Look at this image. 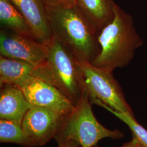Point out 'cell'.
<instances>
[{
    "label": "cell",
    "mask_w": 147,
    "mask_h": 147,
    "mask_svg": "<svg viewBox=\"0 0 147 147\" xmlns=\"http://www.w3.org/2000/svg\"><path fill=\"white\" fill-rule=\"evenodd\" d=\"M47 10L53 37L79 62L92 63L100 53L98 34L78 7H47Z\"/></svg>",
    "instance_id": "obj_1"
},
{
    "label": "cell",
    "mask_w": 147,
    "mask_h": 147,
    "mask_svg": "<svg viewBox=\"0 0 147 147\" xmlns=\"http://www.w3.org/2000/svg\"><path fill=\"white\" fill-rule=\"evenodd\" d=\"M113 20L98 34L100 53L91 63L110 72L127 66L143 40L137 33L131 16L116 3Z\"/></svg>",
    "instance_id": "obj_2"
},
{
    "label": "cell",
    "mask_w": 147,
    "mask_h": 147,
    "mask_svg": "<svg viewBox=\"0 0 147 147\" xmlns=\"http://www.w3.org/2000/svg\"><path fill=\"white\" fill-rule=\"evenodd\" d=\"M36 77L52 84L76 105L84 88L80 62L73 55L53 37L48 45L45 62L37 67Z\"/></svg>",
    "instance_id": "obj_3"
},
{
    "label": "cell",
    "mask_w": 147,
    "mask_h": 147,
    "mask_svg": "<svg viewBox=\"0 0 147 147\" xmlns=\"http://www.w3.org/2000/svg\"><path fill=\"white\" fill-rule=\"evenodd\" d=\"M91 102L84 89L73 111L64 116L62 124L54 139L58 144L73 140L81 147H93L105 138L119 139L124 135L118 130H111L97 121Z\"/></svg>",
    "instance_id": "obj_4"
},
{
    "label": "cell",
    "mask_w": 147,
    "mask_h": 147,
    "mask_svg": "<svg viewBox=\"0 0 147 147\" xmlns=\"http://www.w3.org/2000/svg\"><path fill=\"white\" fill-rule=\"evenodd\" d=\"M84 89L91 104L107 110L134 115L121 86L112 72L99 68L88 62H80Z\"/></svg>",
    "instance_id": "obj_5"
},
{
    "label": "cell",
    "mask_w": 147,
    "mask_h": 147,
    "mask_svg": "<svg viewBox=\"0 0 147 147\" xmlns=\"http://www.w3.org/2000/svg\"><path fill=\"white\" fill-rule=\"evenodd\" d=\"M0 55L24 61L38 67L45 62L48 45L7 29L0 31Z\"/></svg>",
    "instance_id": "obj_6"
},
{
    "label": "cell",
    "mask_w": 147,
    "mask_h": 147,
    "mask_svg": "<svg viewBox=\"0 0 147 147\" xmlns=\"http://www.w3.org/2000/svg\"><path fill=\"white\" fill-rule=\"evenodd\" d=\"M19 87L33 106L47 109L63 116L69 115L75 107L61 91L39 78L28 79Z\"/></svg>",
    "instance_id": "obj_7"
},
{
    "label": "cell",
    "mask_w": 147,
    "mask_h": 147,
    "mask_svg": "<svg viewBox=\"0 0 147 147\" xmlns=\"http://www.w3.org/2000/svg\"><path fill=\"white\" fill-rule=\"evenodd\" d=\"M64 117L47 109L33 106L24 116L21 124L34 146H43L55 138Z\"/></svg>",
    "instance_id": "obj_8"
},
{
    "label": "cell",
    "mask_w": 147,
    "mask_h": 147,
    "mask_svg": "<svg viewBox=\"0 0 147 147\" xmlns=\"http://www.w3.org/2000/svg\"><path fill=\"white\" fill-rule=\"evenodd\" d=\"M25 18L34 38L48 45L53 39L47 7L42 0H11Z\"/></svg>",
    "instance_id": "obj_9"
},
{
    "label": "cell",
    "mask_w": 147,
    "mask_h": 147,
    "mask_svg": "<svg viewBox=\"0 0 147 147\" xmlns=\"http://www.w3.org/2000/svg\"><path fill=\"white\" fill-rule=\"evenodd\" d=\"M32 107L19 87L11 84L1 86V119L21 124L24 116Z\"/></svg>",
    "instance_id": "obj_10"
},
{
    "label": "cell",
    "mask_w": 147,
    "mask_h": 147,
    "mask_svg": "<svg viewBox=\"0 0 147 147\" xmlns=\"http://www.w3.org/2000/svg\"><path fill=\"white\" fill-rule=\"evenodd\" d=\"M115 3L113 0H75V5L98 34L113 20Z\"/></svg>",
    "instance_id": "obj_11"
},
{
    "label": "cell",
    "mask_w": 147,
    "mask_h": 147,
    "mask_svg": "<svg viewBox=\"0 0 147 147\" xmlns=\"http://www.w3.org/2000/svg\"><path fill=\"white\" fill-rule=\"evenodd\" d=\"M36 71L37 67L30 63L0 55V86L11 84L19 87L36 77Z\"/></svg>",
    "instance_id": "obj_12"
},
{
    "label": "cell",
    "mask_w": 147,
    "mask_h": 147,
    "mask_svg": "<svg viewBox=\"0 0 147 147\" xmlns=\"http://www.w3.org/2000/svg\"><path fill=\"white\" fill-rule=\"evenodd\" d=\"M0 23L1 28L34 38L26 19L11 0H0Z\"/></svg>",
    "instance_id": "obj_13"
},
{
    "label": "cell",
    "mask_w": 147,
    "mask_h": 147,
    "mask_svg": "<svg viewBox=\"0 0 147 147\" xmlns=\"http://www.w3.org/2000/svg\"><path fill=\"white\" fill-rule=\"evenodd\" d=\"M0 142L14 143L26 147H34L21 123L3 119L0 120Z\"/></svg>",
    "instance_id": "obj_14"
},
{
    "label": "cell",
    "mask_w": 147,
    "mask_h": 147,
    "mask_svg": "<svg viewBox=\"0 0 147 147\" xmlns=\"http://www.w3.org/2000/svg\"><path fill=\"white\" fill-rule=\"evenodd\" d=\"M121 121L124 122L130 128L134 138L137 139L143 147H147V130L139 124L134 116L126 113L111 112Z\"/></svg>",
    "instance_id": "obj_15"
},
{
    "label": "cell",
    "mask_w": 147,
    "mask_h": 147,
    "mask_svg": "<svg viewBox=\"0 0 147 147\" xmlns=\"http://www.w3.org/2000/svg\"><path fill=\"white\" fill-rule=\"evenodd\" d=\"M47 7H69L75 5V0H42Z\"/></svg>",
    "instance_id": "obj_16"
},
{
    "label": "cell",
    "mask_w": 147,
    "mask_h": 147,
    "mask_svg": "<svg viewBox=\"0 0 147 147\" xmlns=\"http://www.w3.org/2000/svg\"><path fill=\"white\" fill-rule=\"evenodd\" d=\"M58 147H81V146L76 141L73 140H70L58 144Z\"/></svg>",
    "instance_id": "obj_17"
},
{
    "label": "cell",
    "mask_w": 147,
    "mask_h": 147,
    "mask_svg": "<svg viewBox=\"0 0 147 147\" xmlns=\"http://www.w3.org/2000/svg\"><path fill=\"white\" fill-rule=\"evenodd\" d=\"M121 147H143L141 143L135 138L132 139L131 141L124 144Z\"/></svg>",
    "instance_id": "obj_18"
}]
</instances>
